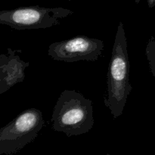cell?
<instances>
[{
    "label": "cell",
    "instance_id": "8",
    "mask_svg": "<svg viewBox=\"0 0 155 155\" xmlns=\"http://www.w3.org/2000/svg\"><path fill=\"white\" fill-rule=\"evenodd\" d=\"M141 0H135V2L136 3V4H139V2H140Z\"/></svg>",
    "mask_w": 155,
    "mask_h": 155
},
{
    "label": "cell",
    "instance_id": "5",
    "mask_svg": "<svg viewBox=\"0 0 155 155\" xmlns=\"http://www.w3.org/2000/svg\"><path fill=\"white\" fill-rule=\"evenodd\" d=\"M103 50L102 40L81 35L53 42L48 47V54L54 60L60 61H95L102 54Z\"/></svg>",
    "mask_w": 155,
    "mask_h": 155
},
{
    "label": "cell",
    "instance_id": "7",
    "mask_svg": "<svg viewBox=\"0 0 155 155\" xmlns=\"http://www.w3.org/2000/svg\"><path fill=\"white\" fill-rule=\"evenodd\" d=\"M147 2L150 8L155 7V0H147Z\"/></svg>",
    "mask_w": 155,
    "mask_h": 155
},
{
    "label": "cell",
    "instance_id": "6",
    "mask_svg": "<svg viewBox=\"0 0 155 155\" xmlns=\"http://www.w3.org/2000/svg\"><path fill=\"white\" fill-rule=\"evenodd\" d=\"M145 55L148 61L150 71L155 78V38L153 36L148 41L145 48Z\"/></svg>",
    "mask_w": 155,
    "mask_h": 155
},
{
    "label": "cell",
    "instance_id": "2",
    "mask_svg": "<svg viewBox=\"0 0 155 155\" xmlns=\"http://www.w3.org/2000/svg\"><path fill=\"white\" fill-rule=\"evenodd\" d=\"M51 123L54 131L68 137L89 133L94 125L92 101L76 90L65 89L54 106Z\"/></svg>",
    "mask_w": 155,
    "mask_h": 155
},
{
    "label": "cell",
    "instance_id": "4",
    "mask_svg": "<svg viewBox=\"0 0 155 155\" xmlns=\"http://www.w3.org/2000/svg\"><path fill=\"white\" fill-rule=\"evenodd\" d=\"M74 14L64 8L27 6L8 11H0V24L17 30L46 29L60 24V20Z\"/></svg>",
    "mask_w": 155,
    "mask_h": 155
},
{
    "label": "cell",
    "instance_id": "1",
    "mask_svg": "<svg viewBox=\"0 0 155 155\" xmlns=\"http://www.w3.org/2000/svg\"><path fill=\"white\" fill-rule=\"evenodd\" d=\"M130 60L124 24L119 23L107 71V94L104 101L114 118L123 114L133 90L130 83Z\"/></svg>",
    "mask_w": 155,
    "mask_h": 155
},
{
    "label": "cell",
    "instance_id": "3",
    "mask_svg": "<svg viewBox=\"0 0 155 155\" xmlns=\"http://www.w3.org/2000/svg\"><path fill=\"white\" fill-rule=\"evenodd\" d=\"M45 124L42 113L28 108L0 130V154H12L33 142Z\"/></svg>",
    "mask_w": 155,
    "mask_h": 155
}]
</instances>
